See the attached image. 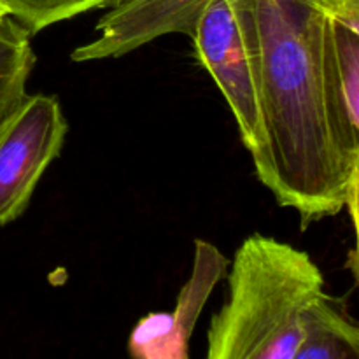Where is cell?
<instances>
[{
  "label": "cell",
  "mask_w": 359,
  "mask_h": 359,
  "mask_svg": "<svg viewBox=\"0 0 359 359\" xmlns=\"http://www.w3.org/2000/svg\"><path fill=\"white\" fill-rule=\"evenodd\" d=\"M335 42L347 107L359 132V35L335 21Z\"/></svg>",
  "instance_id": "obj_9"
},
{
  "label": "cell",
  "mask_w": 359,
  "mask_h": 359,
  "mask_svg": "<svg viewBox=\"0 0 359 359\" xmlns=\"http://www.w3.org/2000/svg\"><path fill=\"white\" fill-rule=\"evenodd\" d=\"M359 35V0H309Z\"/></svg>",
  "instance_id": "obj_11"
},
{
  "label": "cell",
  "mask_w": 359,
  "mask_h": 359,
  "mask_svg": "<svg viewBox=\"0 0 359 359\" xmlns=\"http://www.w3.org/2000/svg\"><path fill=\"white\" fill-rule=\"evenodd\" d=\"M226 272V256L210 242L196 238L191 276L179 291L174 311L140 319L130 335L128 353L139 359H188L200 314Z\"/></svg>",
  "instance_id": "obj_5"
},
{
  "label": "cell",
  "mask_w": 359,
  "mask_h": 359,
  "mask_svg": "<svg viewBox=\"0 0 359 359\" xmlns=\"http://www.w3.org/2000/svg\"><path fill=\"white\" fill-rule=\"evenodd\" d=\"M7 14H9V13H7L6 6H4V4H2V2H0V20H2V18H6V16H7Z\"/></svg>",
  "instance_id": "obj_12"
},
{
  "label": "cell",
  "mask_w": 359,
  "mask_h": 359,
  "mask_svg": "<svg viewBox=\"0 0 359 359\" xmlns=\"http://www.w3.org/2000/svg\"><path fill=\"white\" fill-rule=\"evenodd\" d=\"M189 39L200 65L230 105L242 142L252 156L262 142L252 0H209Z\"/></svg>",
  "instance_id": "obj_3"
},
{
  "label": "cell",
  "mask_w": 359,
  "mask_h": 359,
  "mask_svg": "<svg viewBox=\"0 0 359 359\" xmlns=\"http://www.w3.org/2000/svg\"><path fill=\"white\" fill-rule=\"evenodd\" d=\"M297 359H359V323L323 293L305 314Z\"/></svg>",
  "instance_id": "obj_6"
},
{
  "label": "cell",
  "mask_w": 359,
  "mask_h": 359,
  "mask_svg": "<svg viewBox=\"0 0 359 359\" xmlns=\"http://www.w3.org/2000/svg\"><path fill=\"white\" fill-rule=\"evenodd\" d=\"M67 132L69 123L53 95H27L7 119L0 130V226L25 212Z\"/></svg>",
  "instance_id": "obj_4"
},
{
  "label": "cell",
  "mask_w": 359,
  "mask_h": 359,
  "mask_svg": "<svg viewBox=\"0 0 359 359\" xmlns=\"http://www.w3.org/2000/svg\"><path fill=\"white\" fill-rule=\"evenodd\" d=\"M325 293L309 252L255 233L235 252L228 297L207 332L209 359H297L305 314Z\"/></svg>",
  "instance_id": "obj_2"
},
{
  "label": "cell",
  "mask_w": 359,
  "mask_h": 359,
  "mask_svg": "<svg viewBox=\"0 0 359 359\" xmlns=\"http://www.w3.org/2000/svg\"><path fill=\"white\" fill-rule=\"evenodd\" d=\"M25 25L7 14L0 20V130L27 97L37 56Z\"/></svg>",
  "instance_id": "obj_7"
},
{
  "label": "cell",
  "mask_w": 359,
  "mask_h": 359,
  "mask_svg": "<svg viewBox=\"0 0 359 359\" xmlns=\"http://www.w3.org/2000/svg\"><path fill=\"white\" fill-rule=\"evenodd\" d=\"M346 207L349 209L351 219L354 224V233H356V244L354 249L349 252V259H347V266L353 272L354 279L359 287V153L354 163L353 172H351L349 184H347V195H346Z\"/></svg>",
  "instance_id": "obj_10"
},
{
  "label": "cell",
  "mask_w": 359,
  "mask_h": 359,
  "mask_svg": "<svg viewBox=\"0 0 359 359\" xmlns=\"http://www.w3.org/2000/svg\"><path fill=\"white\" fill-rule=\"evenodd\" d=\"M262 142L256 175L305 230L346 207L359 153L335 20L309 0H252Z\"/></svg>",
  "instance_id": "obj_1"
},
{
  "label": "cell",
  "mask_w": 359,
  "mask_h": 359,
  "mask_svg": "<svg viewBox=\"0 0 359 359\" xmlns=\"http://www.w3.org/2000/svg\"><path fill=\"white\" fill-rule=\"evenodd\" d=\"M9 16L20 21L32 35L77 14L112 6L118 0H0Z\"/></svg>",
  "instance_id": "obj_8"
}]
</instances>
